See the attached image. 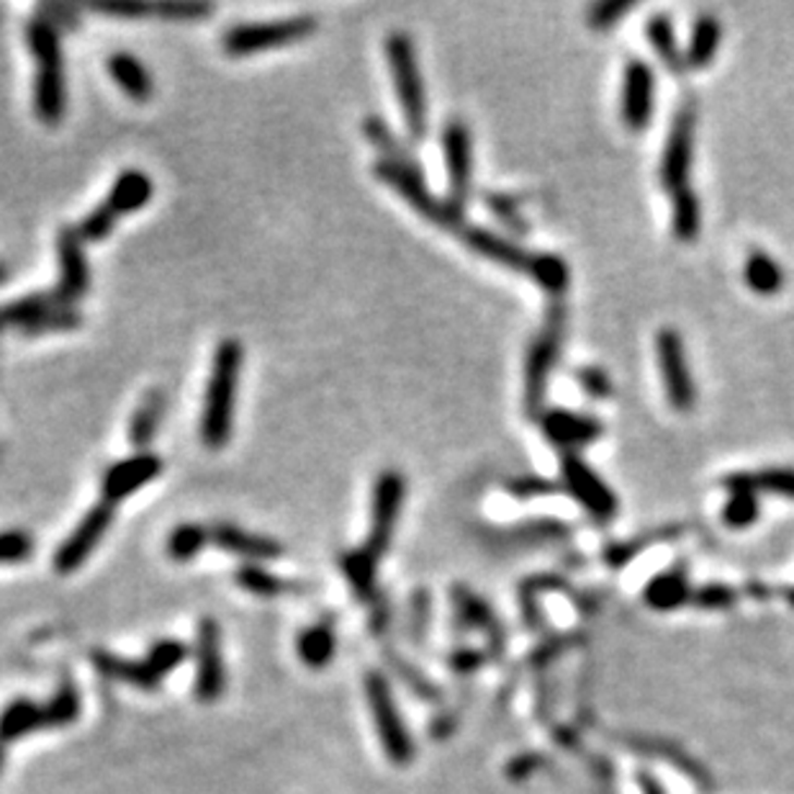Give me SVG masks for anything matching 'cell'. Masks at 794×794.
<instances>
[{
  "label": "cell",
  "mask_w": 794,
  "mask_h": 794,
  "mask_svg": "<svg viewBox=\"0 0 794 794\" xmlns=\"http://www.w3.org/2000/svg\"><path fill=\"white\" fill-rule=\"evenodd\" d=\"M188 658V648L181 640H160L149 648L147 663L160 679H164L170 671H175Z\"/></svg>",
  "instance_id": "cell-48"
},
{
  "label": "cell",
  "mask_w": 794,
  "mask_h": 794,
  "mask_svg": "<svg viewBox=\"0 0 794 794\" xmlns=\"http://www.w3.org/2000/svg\"><path fill=\"white\" fill-rule=\"evenodd\" d=\"M211 540V533L204 525H196V522H185V525H178L168 538V553L175 563H188L201 553L206 542Z\"/></svg>",
  "instance_id": "cell-40"
},
{
  "label": "cell",
  "mask_w": 794,
  "mask_h": 794,
  "mask_svg": "<svg viewBox=\"0 0 794 794\" xmlns=\"http://www.w3.org/2000/svg\"><path fill=\"white\" fill-rule=\"evenodd\" d=\"M640 786H643V794H667L661 790V784H658L650 774H640Z\"/></svg>",
  "instance_id": "cell-61"
},
{
  "label": "cell",
  "mask_w": 794,
  "mask_h": 794,
  "mask_svg": "<svg viewBox=\"0 0 794 794\" xmlns=\"http://www.w3.org/2000/svg\"><path fill=\"white\" fill-rule=\"evenodd\" d=\"M85 9L96 11V13H106V16L139 19V16H152L155 5H149V3H88Z\"/></svg>",
  "instance_id": "cell-55"
},
{
  "label": "cell",
  "mask_w": 794,
  "mask_h": 794,
  "mask_svg": "<svg viewBox=\"0 0 794 794\" xmlns=\"http://www.w3.org/2000/svg\"><path fill=\"white\" fill-rule=\"evenodd\" d=\"M540 767H542V756L522 754L506 764V777H510L512 782H525V779L533 774V771H538Z\"/></svg>",
  "instance_id": "cell-57"
},
{
  "label": "cell",
  "mask_w": 794,
  "mask_h": 794,
  "mask_svg": "<svg viewBox=\"0 0 794 794\" xmlns=\"http://www.w3.org/2000/svg\"><path fill=\"white\" fill-rule=\"evenodd\" d=\"M34 553V538L24 529L0 533V563H24Z\"/></svg>",
  "instance_id": "cell-52"
},
{
  "label": "cell",
  "mask_w": 794,
  "mask_h": 794,
  "mask_svg": "<svg viewBox=\"0 0 794 794\" xmlns=\"http://www.w3.org/2000/svg\"><path fill=\"white\" fill-rule=\"evenodd\" d=\"M47 718H49V728H64V725H73L81 714V697H77L75 686L70 682H64L60 689L52 694V699L45 705Z\"/></svg>",
  "instance_id": "cell-47"
},
{
  "label": "cell",
  "mask_w": 794,
  "mask_h": 794,
  "mask_svg": "<svg viewBox=\"0 0 794 794\" xmlns=\"http://www.w3.org/2000/svg\"><path fill=\"white\" fill-rule=\"evenodd\" d=\"M722 41V24L718 16L712 13H703L697 16L692 26V37H689V47H686V68L692 70H705L710 68L714 54H718Z\"/></svg>",
  "instance_id": "cell-28"
},
{
  "label": "cell",
  "mask_w": 794,
  "mask_h": 794,
  "mask_svg": "<svg viewBox=\"0 0 794 794\" xmlns=\"http://www.w3.org/2000/svg\"><path fill=\"white\" fill-rule=\"evenodd\" d=\"M563 334H566V306L550 302L540 332L529 342L525 357V412L529 419H538L542 414L550 374L561 355Z\"/></svg>",
  "instance_id": "cell-4"
},
{
  "label": "cell",
  "mask_w": 794,
  "mask_h": 794,
  "mask_svg": "<svg viewBox=\"0 0 794 794\" xmlns=\"http://www.w3.org/2000/svg\"><path fill=\"white\" fill-rule=\"evenodd\" d=\"M370 614H374V618H370V627H374V633H383L391 622L389 597L378 594L374 602H370Z\"/></svg>",
  "instance_id": "cell-59"
},
{
  "label": "cell",
  "mask_w": 794,
  "mask_h": 794,
  "mask_svg": "<svg viewBox=\"0 0 794 794\" xmlns=\"http://www.w3.org/2000/svg\"><path fill=\"white\" fill-rule=\"evenodd\" d=\"M376 563H378V558L370 555L366 548L345 550V553L340 555L342 574H345L347 584L353 586L355 597L366 604H370L378 597Z\"/></svg>",
  "instance_id": "cell-31"
},
{
  "label": "cell",
  "mask_w": 794,
  "mask_h": 794,
  "mask_svg": "<svg viewBox=\"0 0 794 794\" xmlns=\"http://www.w3.org/2000/svg\"><path fill=\"white\" fill-rule=\"evenodd\" d=\"M234 582H237L245 591L255 594V597H262V599L278 597V594H283L285 589H289V584L281 582V578H278L276 574H270V571H265L262 566H255V563H247V566L234 571Z\"/></svg>",
  "instance_id": "cell-41"
},
{
  "label": "cell",
  "mask_w": 794,
  "mask_h": 794,
  "mask_svg": "<svg viewBox=\"0 0 794 794\" xmlns=\"http://www.w3.org/2000/svg\"><path fill=\"white\" fill-rule=\"evenodd\" d=\"M113 522V504L98 502L85 512V517L77 522V527L68 535V540L57 548L54 553V569L60 574H73L75 569H81L88 555L96 550L98 542L103 540V535L109 533Z\"/></svg>",
  "instance_id": "cell-14"
},
{
  "label": "cell",
  "mask_w": 794,
  "mask_h": 794,
  "mask_svg": "<svg viewBox=\"0 0 794 794\" xmlns=\"http://www.w3.org/2000/svg\"><path fill=\"white\" fill-rule=\"evenodd\" d=\"M406 481L402 471L386 468L374 484V506H370V533L366 548L370 555L381 558L391 548L393 529H396L399 512H402Z\"/></svg>",
  "instance_id": "cell-12"
},
{
  "label": "cell",
  "mask_w": 794,
  "mask_h": 794,
  "mask_svg": "<svg viewBox=\"0 0 794 794\" xmlns=\"http://www.w3.org/2000/svg\"><path fill=\"white\" fill-rule=\"evenodd\" d=\"M453 604H455L457 620H461L466 627L481 631L486 635V640H489L493 653H499V650L504 648L502 625H499L497 614H493L491 607L486 604L476 591H471L461 584L453 586Z\"/></svg>",
  "instance_id": "cell-22"
},
{
  "label": "cell",
  "mask_w": 794,
  "mask_h": 794,
  "mask_svg": "<svg viewBox=\"0 0 794 794\" xmlns=\"http://www.w3.org/2000/svg\"><path fill=\"white\" fill-rule=\"evenodd\" d=\"M466 242L468 249H474L476 255L486 257V260L504 265V268L514 270V273H525L527 278L533 276L535 255L522 249L517 242L502 237V234L491 232V229L476 227V224H463L461 232H457Z\"/></svg>",
  "instance_id": "cell-20"
},
{
  "label": "cell",
  "mask_w": 794,
  "mask_h": 794,
  "mask_svg": "<svg viewBox=\"0 0 794 794\" xmlns=\"http://www.w3.org/2000/svg\"><path fill=\"white\" fill-rule=\"evenodd\" d=\"M484 204H486V209H489L493 217L502 221L506 229H512L514 234H527L529 232L527 219L522 217L520 206L514 204L510 196H504V193H484Z\"/></svg>",
  "instance_id": "cell-50"
},
{
  "label": "cell",
  "mask_w": 794,
  "mask_h": 794,
  "mask_svg": "<svg viewBox=\"0 0 794 794\" xmlns=\"http://www.w3.org/2000/svg\"><path fill=\"white\" fill-rule=\"evenodd\" d=\"M761 514V502H758V493L754 491H738L728 497L725 506H722V522L733 529L750 527Z\"/></svg>",
  "instance_id": "cell-45"
},
{
  "label": "cell",
  "mask_w": 794,
  "mask_h": 794,
  "mask_svg": "<svg viewBox=\"0 0 794 794\" xmlns=\"http://www.w3.org/2000/svg\"><path fill=\"white\" fill-rule=\"evenodd\" d=\"M743 278H746L748 289L758 293V296H777L782 293L786 278L784 268L779 265L774 257L764 249H750L746 257V265H743Z\"/></svg>",
  "instance_id": "cell-32"
},
{
  "label": "cell",
  "mask_w": 794,
  "mask_h": 794,
  "mask_svg": "<svg viewBox=\"0 0 794 794\" xmlns=\"http://www.w3.org/2000/svg\"><path fill=\"white\" fill-rule=\"evenodd\" d=\"M57 260H60V283L54 296L62 304L73 306L90 289V265L85 255V240L77 227H62L57 234Z\"/></svg>",
  "instance_id": "cell-15"
},
{
  "label": "cell",
  "mask_w": 794,
  "mask_h": 794,
  "mask_svg": "<svg viewBox=\"0 0 794 794\" xmlns=\"http://www.w3.org/2000/svg\"><path fill=\"white\" fill-rule=\"evenodd\" d=\"M363 134H366L370 142H374L378 152H381V160L393 162V164H402V168L414 170V173H422L417 155H414L412 149L396 137V134H393V129L386 124L381 117H366V119H363Z\"/></svg>",
  "instance_id": "cell-29"
},
{
  "label": "cell",
  "mask_w": 794,
  "mask_h": 794,
  "mask_svg": "<svg viewBox=\"0 0 794 794\" xmlns=\"http://www.w3.org/2000/svg\"><path fill=\"white\" fill-rule=\"evenodd\" d=\"M429 610H432V602H429V594L427 591H417L412 597V638L414 640H422L425 638L427 633V625H429Z\"/></svg>",
  "instance_id": "cell-56"
},
{
  "label": "cell",
  "mask_w": 794,
  "mask_h": 794,
  "mask_svg": "<svg viewBox=\"0 0 794 794\" xmlns=\"http://www.w3.org/2000/svg\"><path fill=\"white\" fill-rule=\"evenodd\" d=\"M211 542L229 553L247 558V561H276L283 555V546L268 535H255L229 522H217L211 529Z\"/></svg>",
  "instance_id": "cell-21"
},
{
  "label": "cell",
  "mask_w": 794,
  "mask_h": 794,
  "mask_svg": "<svg viewBox=\"0 0 794 794\" xmlns=\"http://www.w3.org/2000/svg\"><path fill=\"white\" fill-rule=\"evenodd\" d=\"M656 75L646 60H631L622 75V121L631 132L648 129L653 117Z\"/></svg>",
  "instance_id": "cell-17"
},
{
  "label": "cell",
  "mask_w": 794,
  "mask_h": 794,
  "mask_svg": "<svg viewBox=\"0 0 794 794\" xmlns=\"http://www.w3.org/2000/svg\"><path fill=\"white\" fill-rule=\"evenodd\" d=\"M45 728H49L45 705L32 703V699H13V703L5 705V710L0 712V743H3V746L24 738L28 733L45 731Z\"/></svg>",
  "instance_id": "cell-26"
},
{
  "label": "cell",
  "mask_w": 794,
  "mask_h": 794,
  "mask_svg": "<svg viewBox=\"0 0 794 794\" xmlns=\"http://www.w3.org/2000/svg\"><path fill=\"white\" fill-rule=\"evenodd\" d=\"M9 276H11V273H9V268H5V265L0 262V285H3L5 281H9Z\"/></svg>",
  "instance_id": "cell-62"
},
{
  "label": "cell",
  "mask_w": 794,
  "mask_h": 794,
  "mask_svg": "<svg viewBox=\"0 0 794 794\" xmlns=\"http://www.w3.org/2000/svg\"><path fill=\"white\" fill-rule=\"evenodd\" d=\"M643 602L658 612H674L686 602H692L689 578H686L684 566L661 571V574L650 578L646 589H643Z\"/></svg>",
  "instance_id": "cell-24"
},
{
  "label": "cell",
  "mask_w": 794,
  "mask_h": 794,
  "mask_svg": "<svg viewBox=\"0 0 794 794\" xmlns=\"http://www.w3.org/2000/svg\"><path fill=\"white\" fill-rule=\"evenodd\" d=\"M164 404H168V396H164L162 389H149L139 399L137 410H134L132 419H129V442L134 448L142 450L155 440V432L164 414Z\"/></svg>",
  "instance_id": "cell-30"
},
{
  "label": "cell",
  "mask_w": 794,
  "mask_h": 794,
  "mask_svg": "<svg viewBox=\"0 0 794 794\" xmlns=\"http://www.w3.org/2000/svg\"><path fill=\"white\" fill-rule=\"evenodd\" d=\"M386 661H389V667L396 671V676L402 679V682L410 686V689L417 694L419 699H425V703H438L440 689L429 682V679L422 674L417 667H412L410 661H404V658L399 653H393V650H386Z\"/></svg>",
  "instance_id": "cell-46"
},
{
  "label": "cell",
  "mask_w": 794,
  "mask_h": 794,
  "mask_svg": "<svg viewBox=\"0 0 794 794\" xmlns=\"http://www.w3.org/2000/svg\"><path fill=\"white\" fill-rule=\"evenodd\" d=\"M738 602V591L728 584H705L697 591H692V604L699 610H731Z\"/></svg>",
  "instance_id": "cell-51"
},
{
  "label": "cell",
  "mask_w": 794,
  "mask_h": 794,
  "mask_svg": "<svg viewBox=\"0 0 794 794\" xmlns=\"http://www.w3.org/2000/svg\"><path fill=\"white\" fill-rule=\"evenodd\" d=\"M682 533H684L682 525H663V527L648 529V533L635 535V538H631V540L612 542V546L604 550V563L610 569H622V566H627L631 561H635V558H638L643 550L653 548V546H658V542L674 540Z\"/></svg>",
  "instance_id": "cell-33"
},
{
  "label": "cell",
  "mask_w": 794,
  "mask_h": 794,
  "mask_svg": "<svg viewBox=\"0 0 794 794\" xmlns=\"http://www.w3.org/2000/svg\"><path fill=\"white\" fill-rule=\"evenodd\" d=\"M109 73L113 77V83H117L132 101L147 103L149 98H152L155 93L152 75L147 73L145 64H142L134 54L113 52L109 57Z\"/></svg>",
  "instance_id": "cell-27"
},
{
  "label": "cell",
  "mask_w": 794,
  "mask_h": 794,
  "mask_svg": "<svg viewBox=\"0 0 794 794\" xmlns=\"http://www.w3.org/2000/svg\"><path fill=\"white\" fill-rule=\"evenodd\" d=\"M242 357H245V350L234 338L221 340L217 353H213L211 376L209 383H206L201 410V440L211 450L224 448L229 438H232Z\"/></svg>",
  "instance_id": "cell-2"
},
{
  "label": "cell",
  "mask_w": 794,
  "mask_h": 794,
  "mask_svg": "<svg viewBox=\"0 0 794 794\" xmlns=\"http://www.w3.org/2000/svg\"><path fill=\"white\" fill-rule=\"evenodd\" d=\"M45 19L54 28L57 26H62V28H77V24H81V21H77V16H75V11L70 9V5H47Z\"/></svg>",
  "instance_id": "cell-60"
},
{
  "label": "cell",
  "mask_w": 794,
  "mask_h": 794,
  "mask_svg": "<svg viewBox=\"0 0 794 794\" xmlns=\"http://www.w3.org/2000/svg\"><path fill=\"white\" fill-rule=\"evenodd\" d=\"M442 155L448 170V204L463 213L474 193V137L463 119H450L442 129Z\"/></svg>",
  "instance_id": "cell-11"
},
{
  "label": "cell",
  "mask_w": 794,
  "mask_h": 794,
  "mask_svg": "<svg viewBox=\"0 0 794 794\" xmlns=\"http://www.w3.org/2000/svg\"><path fill=\"white\" fill-rule=\"evenodd\" d=\"M54 306H62L60 298L54 293H28V296H21L16 302H9L0 306V332L5 327H28L34 319H39L41 314L54 309ZM68 306V304H64Z\"/></svg>",
  "instance_id": "cell-37"
},
{
  "label": "cell",
  "mask_w": 794,
  "mask_h": 794,
  "mask_svg": "<svg viewBox=\"0 0 794 794\" xmlns=\"http://www.w3.org/2000/svg\"><path fill=\"white\" fill-rule=\"evenodd\" d=\"M722 489L728 493L754 491L771 493V497L792 499L794 502V468H761V471H735L722 478Z\"/></svg>",
  "instance_id": "cell-23"
},
{
  "label": "cell",
  "mask_w": 794,
  "mask_h": 794,
  "mask_svg": "<svg viewBox=\"0 0 794 794\" xmlns=\"http://www.w3.org/2000/svg\"><path fill=\"white\" fill-rule=\"evenodd\" d=\"M374 175L381 183L389 185V188L396 191L399 196H402L414 211H419L422 217L435 221L438 227L453 229V232H461V227L466 224V221H463V213L455 211L453 206L448 204V198L442 201V198H438L432 191L427 188L422 173L406 170V168H402V164L378 160L374 164Z\"/></svg>",
  "instance_id": "cell-7"
},
{
  "label": "cell",
  "mask_w": 794,
  "mask_h": 794,
  "mask_svg": "<svg viewBox=\"0 0 794 794\" xmlns=\"http://www.w3.org/2000/svg\"><path fill=\"white\" fill-rule=\"evenodd\" d=\"M561 484L563 491L574 497L597 522L618 517L620 504L614 491L578 453H561Z\"/></svg>",
  "instance_id": "cell-10"
},
{
  "label": "cell",
  "mask_w": 794,
  "mask_h": 794,
  "mask_svg": "<svg viewBox=\"0 0 794 794\" xmlns=\"http://www.w3.org/2000/svg\"><path fill=\"white\" fill-rule=\"evenodd\" d=\"M152 181H149L147 173L142 170H126L117 178V183L111 185L109 196L101 206H96L88 217L81 221L77 232L85 242H101L109 237L117 227L119 219H124L126 213L139 211L142 206H147L149 198H152Z\"/></svg>",
  "instance_id": "cell-5"
},
{
  "label": "cell",
  "mask_w": 794,
  "mask_h": 794,
  "mask_svg": "<svg viewBox=\"0 0 794 794\" xmlns=\"http://www.w3.org/2000/svg\"><path fill=\"white\" fill-rule=\"evenodd\" d=\"M211 11V3H160L155 5L152 16H162L168 21H201Z\"/></svg>",
  "instance_id": "cell-54"
},
{
  "label": "cell",
  "mask_w": 794,
  "mask_h": 794,
  "mask_svg": "<svg viewBox=\"0 0 794 794\" xmlns=\"http://www.w3.org/2000/svg\"><path fill=\"white\" fill-rule=\"evenodd\" d=\"M334 646H338V638H334V622L321 620L317 625H312L309 631L298 635V658L304 661V667L309 669H325L332 663Z\"/></svg>",
  "instance_id": "cell-34"
},
{
  "label": "cell",
  "mask_w": 794,
  "mask_h": 794,
  "mask_svg": "<svg viewBox=\"0 0 794 794\" xmlns=\"http://www.w3.org/2000/svg\"><path fill=\"white\" fill-rule=\"evenodd\" d=\"M656 355L658 368H661L663 386H667L669 404L676 412H692L697 404V386L689 374V363H686L684 340L674 327L658 329L656 334Z\"/></svg>",
  "instance_id": "cell-13"
},
{
  "label": "cell",
  "mask_w": 794,
  "mask_h": 794,
  "mask_svg": "<svg viewBox=\"0 0 794 794\" xmlns=\"http://www.w3.org/2000/svg\"><path fill=\"white\" fill-rule=\"evenodd\" d=\"M227 671L221 661V633L211 618L198 622L196 640V697L201 703H217L224 694Z\"/></svg>",
  "instance_id": "cell-16"
},
{
  "label": "cell",
  "mask_w": 794,
  "mask_h": 794,
  "mask_svg": "<svg viewBox=\"0 0 794 794\" xmlns=\"http://www.w3.org/2000/svg\"><path fill=\"white\" fill-rule=\"evenodd\" d=\"M317 28V16H291L281 21H268V24H240L229 28L224 37H221V49L229 57L270 52V49L291 47L296 41L312 37Z\"/></svg>",
  "instance_id": "cell-6"
},
{
  "label": "cell",
  "mask_w": 794,
  "mask_h": 794,
  "mask_svg": "<svg viewBox=\"0 0 794 794\" xmlns=\"http://www.w3.org/2000/svg\"><path fill=\"white\" fill-rule=\"evenodd\" d=\"M93 667L101 671L103 676L113 679V682L129 684L142 692H155L162 682L147 663V658L145 661H132V658H119L106 653V650H96V653H93Z\"/></svg>",
  "instance_id": "cell-25"
},
{
  "label": "cell",
  "mask_w": 794,
  "mask_h": 794,
  "mask_svg": "<svg viewBox=\"0 0 794 794\" xmlns=\"http://www.w3.org/2000/svg\"><path fill=\"white\" fill-rule=\"evenodd\" d=\"M786 602L794 607V586H792V589H786Z\"/></svg>",
  "instance_id": "cell-64"
},
{
  "label": "cell",
  "mask_w": 794,
  "mask_h": 794,
  "mask_svg": "<svg viewBox=\"0 0 794 794\" xmlns=\"http://www.w3.org/2000/svg\"><path fill=\"white\" fill-rule=\"evenodd\" d=\"M538 422L546 440L561 450V453H576L578 448L597 442L604 432L599 419L569 410H542Z\"/></svg>",
  "instance_id": "cell-18"
},
{
  "label": "cell",
  "mask_w": 794,
  "mask_h": 794,
  "mask_svg": "<svg viewBox=\"0 0 794 794\" xmlns=\"http://www.w3.org/2000/svg\"><path fill=\"white\" fill-rule=\"evenodd\" d=\"M162 468H164L162 457L155 453H137L113 463V466L103 474L101 481L103 502L109 504L124 502V499L132 497L134 491H139L142 486L152 484L155 478L162 474Z\"/></svg>",
  "instance_id": "cell-19"
},
{
  "label": "cell",
  "mask_w": 794,
  "mask_h": 794,
  "mask_svg": "<svg viewBox=\"0 0 794 794\" xmlns=\"http://www.w3.org/2000/svg\"><path fill=\"white\" fill-rule=\"evenodd\" d=\"M3 767H5V746L0 743V771H3Z\"/></svg>",
  "instance_id": "cell-63"
},
{
  "label": "cell",
  "mask_w": 794,
  "mask_h": 794,
  "mask_svg": "<svg viewBox=\"0 0 794 794\" xmlns=\"http://www.w3.org/2000/svg\"><path fill=\"white\" fill-rule=\"evenodd\" d=\"M529 278H533V281L538 283L550 298H553V302H558V298H561L569 289L571 270H569V262L563 260L561 255L535 253L533 276H529Z\"/></svg>",
  "instance_id": "cell-38"
},
{
  "label": "cell",
  "mask_w": 794,
  "mask_h": 794,
  "mask_svg": "<svg viewBox=\"0 0 794 794\" xmlns=\"http://www.w3.org/2000/svg\"><path fill=\"white\" fill-rule=\"evenodd\" d=\"M694 129H697V101L686 96L674 111V119H671L667 147L661 155V173L658 175H661V185L669 193L686 188V181H689Z\"/></svg>",
  "instance_id": "cell-9"
},
{
  "label": "cell",
  "mask_w": 794,
  "mask_h": 794,
  "mask_svg": "<svg viewBox=\"0 0 794 794\" xmlns=\"http://www.w3.org/2000/svg\"><path fill=\"white\" fill-rule=\"evenodd\" d=\"M28 52L37 64L34 75V113L47 126L62 124L68 111V81H64V54L60 32L45 16L28 21L26 26Z\"/></svg>",
  "instance_id": "cell-1"
},
{
  "label": "cell",
  "mask_w": 794,
  "mask_h": 794,
  "mask_svg": "<svg viewBox=\"0 0 794 794\" xmlns=\"http://www.w3.org/2000/svg\"><path fill=\"white\" fill-rule=\"evenodd\" d=\"M83 325V317L77 314L73 306H54L41 314L39 319H34L32 325L21 329V332L28 334V338H37V334H57V332H73Z\"/></svg>",
  "instance_id": "cell-43"
},
{
  "label": "cell",
  "mask_w": 794,
  "mask_h": 794,
  "mask_svg": "<svg viewBox=\"0 0 794 794\" xmlns=\"http://www.w3.org/2000/svg\"><path fill=\"white\" fill-rule=\"evenodd\" d=\"M553 589H566V582H563L561 576H553V574H538V576L525 578V582L520 584L522 614H525L527 627H533V631L542 627V612L538 607V597L542 591H553Z\"/></svg>",
  "instance_id": "cell-39"
},
{
  "label": "cell",
  "mask_w": 794,
  "mask_h": 794,
  "mask_svg": "<svg viewBox=\"0 0 794 794\" xmlns=\"http://www.w3.org/2000/svg\"><path fill=\"white\" fill-rule=\"evenodd\" d=\"M633 11V0H602V3H594L589 11H586V26L594 28V32H610L620 24V19L625 13Z\"/></svg>",
  "instance_id": "cell-49"
},
{
  "label": "cell",
  "mask_w": 794,
  "mask_h": 794,
  "mask_svg": "<svg viewBox=\"0 0 794 794\" xmlns=\"http://www.w3.org/2000/svg\"><path fill=\"white\" fill-rule=\"evenodd\" d=\"M386 60H389L393 88L412 139H425L427 134V93L422 83L414 39L404 32H391L386 37Z\"/></svg>",
  "instance_id": "cell-3"
},
{
  "label": "cell",
  "mask_w": 794,
  "mask_h": 794,
  "mask_svg": "<svg viewBox=\"0 0 794 794\" xmlns=\"http://www.w3.org/2000/svg\"><path fill=\"white\" fill-rule=\"evenodd\" d=\"M366 694L386 756H389L396 767H410L414 758V741L412 733L406 731L402 714H399L396 703H393L389 679H386L381 671H368Z\"/></svg>",
  "instance_id": "cell-8"
},
{
  "label": "cell",
  "mask_w": 794,
  "mask_h": 794,
  "mask_svg": "<svg viewBox=\"0 0 794 794\" xmlns=\"http://www.w3.org/2000/svg\"><path fill=\"white\" fill-rule=\"evenodd\" d=\"M484 661H486V656L481 653V650H471V648L455 650V653H450V658H448L450 669H453L455 674H471V671H476Z\"/></svg>",
  "instance_id": "cell-58"
},
{
  "label": "cell",
  "mask_w": 794,
  "mask_h": 794,
  "mask_svg": "<svg viewBox=\"0 0 794 794\" xmlns=\"http://www.w3.org/2000/svg\"><path fill=\"white\" fill-rule=\"evenodd\" d=\"M703 229V206L689 185L671 193V232L679 242H694Z\"/></svg>",
  "instance_id": "cell-36"
},
{
  "label": "cell",
  "mask_w": 794,
  "mask_h": 794,
  "mask_svg": "<svg viewBox=\"0 0 794 794\" xmlns=\"http://www.w3.org/2000/svg\"><path fill=\"white\" fill-rule=\"evenodd\" d=\"M504 489L512 499H520V502H529V499H546V497H558V493H566V491H563L561 481H553V478H546V476H538V474L514 476L504 484Z\"/></svg>",
  "instance_id": "cell-44"
},
{
  "label": "cell",
  "mask_w": 794,
  "mask_h": 794,
  "mask_svg": "<svg viewBox=\"0 0 794 794\" xmlns=\"http://www.w3.org/2000/svg\"><path fill=\"white\" fill-rule=\"evenodd\" d=\"M576 381L584 389L586 396L597 399V402H604V399H610L614 393L612 378L599 366H582L576 370Z\"/></svg>",
  "instance_id": "cell-53"
},
{
  "label": "cell",
  "mask_w": 794,
  "mask_h": 794,
  "mask_svg": "<svg viewBox=\"0 0 794 794\" xmlns=\"http://www.w3.org/2000/svg\"><path fill=\"white\" fill-rule=\"evenodd\" d=\"M646 34H648L650 47H653V52L661 57V62L667 64L669 73L684 75L686 57L682 52V47H679L674 24H671V19L667 16V13H656V16H650Z\"/></svg>",
  "instance_id": "cell-35"
},
{
  "label": "cell",
  "mask_w": 794,
  "mask_h": 794,
  "mask_svg": "<svg viewBox=\"0 0 794 794\" xmlns=\"http://www.w3.org/2000/svg\"><path fill=\"white\" fill-rule=\"evenodd\" d=\"M569 527L558 520H533L522 522V525L506 529V540L510 542H550V540H566Z\"/></svg>",
  "instance_id": "cell-42"
}]
</instances>
